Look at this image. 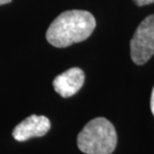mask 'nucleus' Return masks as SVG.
I'll return each mask as SVG.
<instances>
[{
    "label": "nucleus",
    "mask_w": 154,
    "mask_h": 154,
    "mask_svg": "<svg viewBox=\"0 0 154 154\" xmlns=\"http://www.w3.org/2000/svg\"><path fill=\"white\" fill-rule=\"evenodd\" d=\"M96 26L90 12L68 10L55 18L46 31V39L52 46L64 48L87 39Z\"/></svg>",
    "instance_id": "f257e3e1"
},
{
    "label": "nucleus",
    "mask_w": 154,
    "mask_h": 154,
    "mask_svg": "<svg viewBox=\"0 0 154 154\" xmlns=\"http://www.w3.org/2000/svg\"><path fill=\"white\" fill-rule=\"evenodd\" d=\"M116 144L114 126L103 117L90 120L77 137V146L86 154H111Z\"/></svg>",
    "instance_id": "f03ea898"
},
{
    "label": "nucleus",
    "mask_w": 154,
    "mask_h": 154,
    "mask_svg": "<svg viewBox=\"0 0 154 154\" xmlns=\"http://www.w3.org/2000/svg\"><path fill=\"white\" fill-rule=\"evenodd\" d=\"M130 54L134 63L142 65L154 54V14L139 24L130 41Z\"/></svg>",
    "instance_id": "7ed1b4c3"
},
{
    "label": "nucleus",
    "mask_w": 154,
    "mask_h": 154,
    "mask_svg": "<svg viewBox=\"0 0 154 154\" xmlns=\"http://www.w3.org/2000/svg\"><path fill=\"white\" fill-rule=\"evenodd\" d=\"M50 121L46 116L31 115L21 121L13 129L12 135L17 141H26L32 137H41L50 129Z\"/></svg>",
    "instance_id": "20e7f679"
},
{
    "label": "nucleus",
    "mask_w": 154,
    "mask_h": 154,
    "mask_svg": "<svg viewBox=\"0 0 154 154\" xmlns=\"http://www.w3.org/2000/svg\"><path fill=\"white\" fill-rule=\"evenodd\" d=\"M84 72L78 67H73L56 76L53 80L54 90L64 98L71 97L84 84Z\"/></svg>",
    "instance_id": "39448f33"
},
{
    "label": "nucleus",
    "mask_w": 154,
    "mask_h": 154,
    "mask_svg": "<svg viewBox=\"0 0 154 154\" xmlns=\"http://www.w3.org/2000/svg\"><path fill=\"white\" fill-rule=\"evenodd\" d=\"M135 4L138 6H143V5H148L154 2V0H133Z\"/></svg>",
    "instance_id": "423d86ee"
},
{
    "label": "nucleus",
    "mask_w": 154,
    "mask_h": 154,
    "mask_svg": "<svg viewBox=\"0 0 154 154\" xmlns=\"http://www.w3.org/2000/svg\"><path fill=\"white\" fill-rule=\"evenodd\" d=\"M150 107H151V111L154 115V87L152 89V93H151V101H150Z\"/></svg>",
    "instance_id": "0eeeda50"
},
{
    "label": "nucleus",
    "mask_w": 154,
    "mask_h": 154,
    "mask_svg": "<svg viewBox=\"0 0 154 154\" xmlns=\"http://www.w3.org/2000/svg\"><path fill=\"white\" fill-rule=\"evenodd\" d=\"M11 0H0V5L3 4H7V3H10Z\"/></svg>",
    "instance_id": "6e6552de"
}]
</instances>
